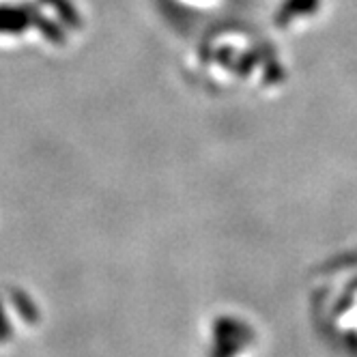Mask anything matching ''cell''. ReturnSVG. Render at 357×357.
Returning <instances> with one entry per match:
<instances>
[{"label": "cell", "mask_w": 357, "mask_h": 357, "mask_svg": "<svg viewBox=\"0 0 357 357\" xmlns=\"http://www.w3.org/2000/svg\"><path fill=\"white\" fill-rule=\"evenodd\" d=\"M259 61H261L259 52H248V54L239 56V63L235 65L237 75H241V78H245V75H250V71L254 69V65H257Z\"/></svg>", "instance_id": "6"}, {"label": "cell", "mask_w": 357, "mask_h": 357, "mask_svg": "<svg viewBox=\"0 0 357 357\" xmlns=\"http://www.w3.org/2000/svg\"><path fill=\"white\" fill-rule=\"evenodd\" d=\"M282 80H284V69H282V65H280L275 59H271L267 63V67H265V78H263V82L265 84H278V82H282Z\"/></svg>", "instance_id": "5"}, {"label": "cell", "mask_w": 357, "mask_h": 357, "mask_svg": "<svg viewBox=\"0 0 357 357\" xmlns=\"http://www.w3.org/2000/svg\"><path fill=\"white\" fill-rule=\"evenodd\" d=\"M31 26V15L26 7H7L0 5V33L17 35Z\"/></svg>", "instance_id": "2"}, {"label": "cell", "mask_w": 357, "mask_h": 357, "mask_svg": "<svg viewBox=\"0 0 357 357\" xmlns=\"http://www.w3.org/2000/svg\"><path fill=\"white\" fill-rule=\"evenodd\" d=\"M29 9V15H31V26H37L39 33L50 41V43H56V45H63L65 43V31L54 24L52 20H47L37 7H26Z\"/></svg>", "instance_id": "3"}, {"label": "cell", "mask_w": 357, "mask_h": 357, "mask_svg": "<svg viewBox=\"0 0 357 357\" xmlns=\"http://www.w3.org/2000/svg\"><path fill=\"white\" fill-rule=\"evenodd\" d=\"M321 0H284L282 7L275 13V26L278 29H287L289 24L301 15H312L319 11Z\"/></svg>", "instance_id": "1"}, {"label": "cell", "mask_w": 357, "mask_h": 357, "mask_svg": "<svg viewBox=\"0 0 357 357\" xmlns=\"http://www.w3.org/2000/svg\"><path fill=\"white\" fill-rule=\"evenodd\" d=\"M41 3L47 5L50 9H54L59 20L65 24V26H69L73 31L82 29V17H80L78 11H75V7L69 3V0H41Z\"/></svg>", "instance_id": "4"}, {"label": "cell", "mask_w": 357, "mask_h": 357, "mask_svg": "<svg viewBox=\"0 0 357 357\" xmlns=\"http://www.w3.org/2000/svg\"><path fill=\"white\" fill-rule=\"evenodd\" d=\"M231 54H233V47H222L218 52V63L222 67H228V65H231Z\"/></svg>", "instance_id": "7"}]
</instances>
